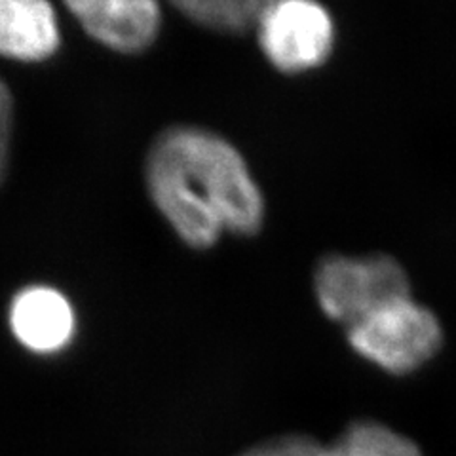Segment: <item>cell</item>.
<instances>
[{
  "mask_svg": "<svg viewBox=\"0 0 456 456\" xmlns=\"http://www.w3.org/2000/svg\"><path fill=\"white\" fill-rule=\"evenodd\" d=\"M145 179L156 209L194 249L216 246L223 232L261 231L265 200L246 160L204 127L164 130L147 154Z\"/></svg>",
  "mask_w": 456,
  "mask_h": 456,
  "instance_id": "6da1fadb",
  "label": "cell"
},
{
  "mask_svg": "<svg viewBox=\"0 0 456 456\" xmlns=\"http://www.w3.org/2000/svg\"><path fill=\"white\" fill-rule=\"evenodd\" d=\"M314 293L325 316L350 330L373 312L411 297V280L392 255H330L318 263Z\"/></svg>",
  "mask_w": 456,
  "mask_h": 456,
  "instance_id": "7a4b0ae2",
  "label": "cell"
},
{
  "mask_svg": "<svg viewBox=\"0 0 456 456\" xmlns=\"http://www.w3.org/2000/svg\"><path fill=\"white\" fill-rule=\"evenodd\" d=\"M346 331L362 358L397 377L432 362L445 340L439 318L412 297L387 305Z\"/></svg>",
  "mask_w": 456,
  "mask_h": 456,
  "instance_id": "3957f363",
  "label": "cell"
},
{
  "mask_svg": "<svg viewBox=\"0 0 456 456\" xmlns=\"http://www.w3.org/2000/svg\"><path fill=\"white\" fill-rule=\"evenodd\" d=\"M256 31L266 60L285 75L320 67L335 45L330 12L308 0L268 3Z\"/></svg>",
  "mask_w": 456,
  "mask_h": 456,
  "instance_id": "277c9868",
  "label": "cell"
},
{
  "mask_svg": "<svg viewBox=\"0 0 456 456\" xmlns=\"http://www.w3.org/2000/svg\"><path fill=\"white\" fill-rule=\"evenodd\" d=\"M67 8L92 38L120 53L147 50L162 23L152 0H73Z\"/></svg>",
  "mask_w": 456,
  "mask_h": 456,
  "instance_id": "5b68a950",
  "label": "cell"
},
{
  "mask_svg": "<svg viewBox=\"0 0 456 456\" xmlns=\"http://www.w3.org/2000/svg\"><path fill=\"white\" fill-rule=\"evenodd\" d=\"M12 333L37 354H53L75 335V310L67 297L46 285L25 288L10 306Z\"/></svg>",
  "mask_w": 456,
  "mask_h": 456,
  "instance_id": "8992f818",
  "label": "cell"
},
{
  "mask_svg": "<svg viewBox=\"0 0 456 456\" xmlns=\"http://www.w3.org/2000/svg\"><path fill=\"white\" fill-rule=\"evenodd\" d=\"M60 48V25L45 0H0V55L18 61L48 60Z\"/></svg>",
  "mask_w": 456,
  "mask_h": 456,
  "instance_id": "52a82bcc",
  "label": "cell"
},
{
  "mask_svg": "<svg viewBox=\"0 0 456 456\" xmlns=\"http://www.w3.org/2000/svg\"><path fill=\"white\" fill-rule=\"evenodd\" d=\"M318 456H422L411 437L375 420L352 422L331 445H322Z\"/></svg>",
  "mask_w": 456,
  "mask_h": 456,
  "instance_id": "ba28073f",
  "label": "cell"
},
{
  "mask_svg": "<svg viewBox=\"0 0 456 456\" xmlns=\"http://www.w3.org/2000/svg\"><path fill=\"white\" fill-rule=\"evenodd\" d=\"M268 3L261 0H183L174 6L200 27L226 35H244L259 27Z\"/></svg>",
  "mask_w": 456,
  "mask_h": 456,
  "instance_id": "9c48e42d",
  "label": "cell"
},
{
  "mask_svg": "<svg viewBox=\"0 0 456 456\" xmlns=\"http://www.w3.org/2000/svg\"><path fill=\"white\" fill-rule=\"evenodd\" d=\"M13 130V97L8 84L0 78V183L4 181L10 162V145Z\"/></svg>",
  "mask_w": 456,
  "mask_h": 456,
  "instance_id": "30bf717a",
  "label": "cell"
},
{
  "mask_svg": "<svg viewBox=\"0 0 456 456\" xmlns=\"http://www.w3.org/2000/svg\"><path fill=\"white\" fill-rule=\"evenodd\" d=\"M276 456H318L322 445L316 439L306 437V436H281L273 439Z\"/></svg>",
  "mask_w": 456,
  "mask_h": 456,
  "instance_id": "8fae6325",
  "label": "cell"
},
{
  "mask_svg": "<svg viewBox=\"0 0 456 456\" xmlns=\"http://www.w3.org/2000/svg\"><path fill=\"white\" fill-rule=\"evenodd\" d=\"M238 456H276V452H274V445H273V439H270V441H265V444L255 445V447H251V449L244 451V452L238 454Z\"/></svg>",
  "mask_w": 456,
  "mask_h": 456,
  "instance_id": "7c38bea8",
  "label": "cell"
}]
</instances>
